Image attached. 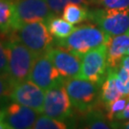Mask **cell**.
<instances>
[{
    "label": "cell",
    "mask_w": 129,
    "mask_h": 129,
    "mask_svg": "<svg viewBox=\"0 0 129 129\" xmlns=\"http://www.w3.org/2000/svg\"><path fill=\"white\" fill-rule=\"evenodd\" d=\"M109 37L97 25L85 24L76 27L67 37L56 38L55 44L82 56L85 53L107 43Z\"/></svg>",
    "instance_id": "6da1fadb"
},
{
    "label": "cell",
    "mask_w": 129,
    "mask_h": 129,
    "mask_svg": "<svg viewBox=\"0 0 129 129\" xmlns=\"http://www.w3.org/2000/svg\"><path fill=\"white\" fill-rule=\"evenodd\" d=\"M8 53V76L12 82L19 83L29 78L37 55L21 42L11 38L5 42Z\"/></svg>",
    "instance_id": "7a4b0ae2"
},
{
    "label": "cell",
    "mask_w": 129,
    "mask_h": 129,
    "mask_svg": "<svg viewBox=\"0 0 129 129\" xmlns=\"http://www.w3.org/2000/svg\"><path fill=\"white\" fill-rule=\"evenodd\" d=\"M101 84L80 78H64V87L72 105L81 114H86L95 108L100 100Z\"/></svg>",
    "instance_id": "3957f363"
},
{
    "label": "cell",
    "mask_w": 129,
    "mask_h": 129,
    "mask_svg": "<svg viewBox=\"0 0 129 129\" xmlns=\"http://www.w3.org/2000/svg\"><path fill=\"white\" fill-rule=\"evenodd\" d=\"M11 38L21 42L38 56L43 55L52 48L55 43L47 22L35 21L13 31Z\"/></svg>",
    "instance_id": "277c9868"
},
{
    "label": "cell",
    "mask_w": 129,
    "mask_h": 129,
    "mask_svg": "<svg viewBox=\"0 0 129 129\" xmlns=\"http://www.w3.org/2000/svg\"><path fill=\"white\" fill-rule=\"evenodd\" d=\"M88 20L92 21L108 36H119L129 30L128 9H89Z\"/></svg>",
    "instance_id": "5b68a950"
},
{
    "label": "cell",
    "mask_w": 129,
    "mask_h": 129,
    "mask_svg": "<svg viewBox=\"0 0 129 129\" xmlns=\"http://www.w3.org/2000/svg\"><path fill=\"white\" fill-rule=\"evenodd\" d=\"M54 15L46 0H14L12 32L35 21L48 22Z\"/></svg>",
    "instance_id": "8992f818"
},
{
    "label": "cell",
    "mask_w": 129,
    "mask_h": 129,
    "mask_svg": "<svg viewBox=\"0 0 129 129\" xmlns=\"http://www.w3.org/2000/svg\"><path fill=\"white\" fill-rule=\"evenodd\" d=\"M107 71V46L105 43L85 53L81 56V66L78 78L102 85L106 78Z\"/></svg>",
    "instance_id": "52a82bcc"
},
{
    "label": "cell",
    "mask_w": 129,
    "mask_h": 129,
    "mask_svg": "<svg viewBox=\"0 0 129 129\" xmlns=\"http://www.w3.org/2000/svg\"><path fill=\"white\" fill-rule=\"evenodd\" d=\"M72 102L64 87V82L45 91L42 113L59 120H68L73 114Z\"/></svg>",
    "instance_id": "ba28073f"
},
{
    "label": "cell",
    "mask_w": 129,
    "mask_h": 129,
    "mask_svg": "<svg viewBox=\"0 0 129 129\" xmlns=\"http://www.w3.org/2000/svg\"><path fill=\"white\" fill-rule=\"evenodd\" d=\"M28 79L45 91L64 82V78L58 73L47 53L37 57Z\"/></svg>",
    "instance_id": "9c48e42d"
},
{
    "label": "cell",
    "mask_w": 129,
    "mask_h": 129,
    "mask_svg": "<svg viewBox=\"0 0 129 129\" xmlns=\"http://www.w3.org/2000/svg\"><path fill=\"white\" fill-rule=\"evenodd\" d=\"M10 99L13 102L28 106L38 113H42L45 90L27 79L14 84L10 95Z\"/></svg>",
    "instance_id": "30bf717a"
},
{
    "label": "cell",
    "mask_w": 129,
    "mask_h": 129,
    "mask_svg": "<svg viewBox=\"0 0 129 129\" xmlns=\"http://www.w3.org/2000/svg\"><path fill=\"white\" fill-rule=\"evenodd\" d=\"M53 64L64 78H78L81 66V56L65 48L52 47L47 52Z\"/></svg>",
    "instance_id": "8fae6325"
},
{
    "label": "cell",
    "mask_w": 129,
    "mask_h": 129,
    "mask_svg": "<svg viewBox=\"0 0 129 129\" xmlns=\"http://www.w3.org/2000/svg\"><path fill=\"white\" fill-rule=\"evenodd\" d=\"M3 121H5L9 128L12 129H28L33 128V125L39 114L28 106L12 102L3 108Z\"/></svg>",
    "instance_id": "7c38bea8"
},
{
    "label": "cell",
    "mask_w": 129,
    "mask_h": 129,
    "mask_svg": "<svg viewBox=\"0 0 129 129\" xmlns=\"http://www.w3.org/2000/svg\"><path fill=\"white\" fill-rule=\"evenodd\" d=\"M107 46V64L108 69L119 67L129 48V34L110 37L106 43Z\"/></svg>",
    "instance_id": "4fadbf2b"
},
{
    "label": "cell",
    "mask_w": 129,
    "mask_h": 129,
    "mask_svg": "<svg viewBox=\"0 0 129 129\" xmlns=\"http://www.w3.org/2000/svg\"><path fill=\"white\" fill-rule=\"evenodd\" d=\"M123 95L120 93L118 88L116 81V71L115 69H108L106 78L101 85L100 92V101L104 108H107L112 102L120 99Z\"/></svg>",
    "instance_id": "5bb4252c"
},
{
    "label": "cell",
    "mask_w": 129,
    "mask_h": 129,
    "mask_svg": "<svg viewBox=\"0 0 129 129\" xmlns=\"http://www.w3.org/2000/svg\"><path fill=\"white\" fill-rule=\"evenodd\" d=\"M62 17L73 25H77L88 20L89 8L78 3H68L62 11Z\"/></svg>",
    "instance_id": "9a60e30c"
},
{
    "label": "cell",
    "mask_w": 129,
    "mask_h": 129,
    "mask_svg": "<svg viewBox=\"0 0 129 129\" xmlns=\"http://www.w3.org/2000/svg\"><path fill=\"white\" fill-rule=\"evenodd\" d=\"M82 127L90 129H108L113 128L112 121L108 120L106 115H103L102 111L92 109L85 114Z\"/></svg>",
    "instance_id": "2e32d148"
},
{
    "label": "cell",
    "mask_w": 129,
    "mask_h": 129,
    "mask_svg": "<svg viewBox=\"0 0 129 129\" xmlns=\"http://www.w3.org/2000/svg\"><path fill=\"white\" fill-rule=\"evenodd\" d=\"M14 15V0H0V32L9 34Z\"/></svg>",
    "instance_id": "e0dca14e"
},
{
    "label": "cell",
    "mask_w": 129,
    "mask_h": 129,
    "mask_svg": "<svg viewBox=\"0 0 129 129\" xmlns=\"http://www.w3.org/2000/svg\"><path fill=\"white\" fill-rule=\"evenodd\" d=\"M47 26L49 31L53 35V37L56 38H64L69 36L75 30V26L73 24L65 20L63 17H59L56 14L54 15L48 22Z\"/></svg>",
    "instance_id": "ac0fdd59"
},
{
    "label": "cell",
    "mask_w": 129,
    "mask_h": 129,
    "mask_svg": "<svg viewBox=\"0 0 129 129\" xmlns=\"http://www.w3.org/2000/svg\"><path fill=\"white\" fill-rule=\"evenodd\" d=\"M67 123L47 115L40 116L33 125L34 129H66Z\"/></svg>",
    "instance_id": "d6986e66"
},
{
    "label": "cell",
    "mask_w": 129,
    "mask_h": 129,
    "mask_svg": "<svg viewBox=\"0 0 129 129\" xmlns=\"http://www.w3.org/2000/svg\"><path fill=\"white\" fill-rule=\"evenodd\" d=\"M47 4L55 14H59L62 13L65 5L68 3H78L84 6L93 5L94 0H46Z\"/></svg>",
    "instance_id": "ffe728a7"
},
{
    "label": "cell",
    "mask_w": 129,
    "mask_h": 129,
    "mask_svg": "<svg viewBox=\"0 0 129 129\" xmlns=\"http://www.w3.org/2000/svg\"><path fill=\"white\" fill-rule=\"evenodd\" d=\"M128 99L129 96H122L120 99L116 100L114 102H112L110 105L106 108V117L108 118V120L110 121H113L115 120L116 116L124 109Z\"/></svg>",
    "instance_id": "44dd1931"
},
{
    "label": "cell",
    "mask_w": 129,
    "mask_h": 129,
    "mask_svg": "<svg viewBox=\"0 0 129 129\" xmlns=\"http://www.w3.org/2000/svg\"><path fill=\"white\" fill-rule=\"evenodd\" d=\"M93 5L106 9H128L129 0H94Z\"/></svg>",
    "instance_id": "7402d4cb"
},
{
    "label": "cell",
    "mask_w": 129,
    "mask_h": 129,
    "mask_svg": "<svg viewBox=\"0 0 129 129\" xmlns=\"http://www.w3.org/2000/svg\"><path fill=\"white\" fill-rule=\"evenodd\" d=\"M13 87L14 83L12 82L9 76L6 74H0V101L10 98Z\"/></svg>",
    "instance_id": "603a6c76"
},
{
    "label": "cell",
    "mask_w": 129,
    "mask_h": 129,
    "mask_svg": "<svg viewBox=\"0 0 129 129\" xmlns=\"http://www.w3.org/2000/svg\"><path fill=\"white\" fill-rule=\"evenodd\" d=\"M8 68H9V62H8V53L6 49L5 42L0 40V74L8 75Z\"/></svg>",
    "instance_id": "cb8c5ba5"
},
{
    "label": "cell",
    "mask_w": 129,
    "mask_h": 129,
    "mask_svg": "<svg viewBox=\"0 0 129 129\" xmlns=\"http://www.w3.org/2000/svg\"><path fill=\"white\" fill-rule=\"evenodd\" d=\"M115 120H120V121L129 120V99H128V101H127V103H126V105H125L124 109L116 116Z\"/></svg>",
    "instance_id": "d4e9b609"
},
{
    "label": "cell",
    "mask_w": 129,
    "mask_h": 129,
    "mask_svg": "<svg viewBox=\"0 0 129 129\" xmlns=\"http://www.w3.org/2000/svg\"><path fill=\"white\" fill-rule=\"evenodd\" d=\"M120 66L123 67V68H125V69H127L129 71V55H126L122 58Z\"/></svg>",
    "instance_id": "484cf974"
},
{
    "label": "cell",
    "mask_w": 129,
    "mask_h": 129,
    "mask_svg": "<svg viewBox=\"0 0 129 129\" xmlns=\"http://www.w3.org/2000/svg\"><path fill=\"white\" fill-rule=\"evenodd\" d=\"M120 125V126H119V127H120V128L129 129V120H127L126 121H124V122H121Z\"/></svg>",
    "instance_id": "4316f807"
},
{
    "label": "cell",
    "mask_w": 129,
    "mask_h": 129,
    "mask_svg": "<svg viewBox=\"0 0 129 129\" xmlns=\"http://www.w3.org/2000/svg\"><path fill=\"white\" fill-rule=\"evenodd\" d=\"M3 120V113H2V110H0V121Z\"/></svg>",
    "instance_id": "83f0119b"
},
{
    "label": "cell",
    "mask_w": 129,
    "mask_h": 129,
    "mask_svg": "<svg viewBox=\"0 0 129 129\" xmlns=\"http://www.w3.org/2000/svg\"><path fill=\"white\" fill-rule=\"evenodd\" d=\"M129 55V48L127 49V51H126V55Z\"/></svg>",
    "instance_id": "f1b7e54d"
},
{
    "label": "cell",
    "mask_w": 129,
    "mask_h": 129,
    "mask_svg": "<svg viewBox=\"0 0 129 129\" xmlns=\"http://www.w3.org/2000/svg\"><path fill=\"white\" fill-rule=\"evenodd\" d=\"M127 34H129V30H128V31H127Z\"/></svg>",
    "instance_id": "f546056e"
}]
</instances>
